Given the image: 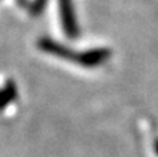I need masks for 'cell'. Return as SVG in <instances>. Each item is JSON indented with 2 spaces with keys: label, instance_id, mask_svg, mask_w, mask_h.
I'll list each match as a JSON object with an SVG mask.
<instances>
[{
  "label": "cell",
  "instance_id": "1",
  "mask_svg": "<svg viewBox=\"0 0 158 157\" xmlns=\"http://www.w3.org/2000/svg\"><path fill=\"white\" fill-rule=\"evenodd\" d=\"M58 4H60V15H61V21H63L64 32L69 38H77L79 35V28L77 18H75L72 2L71 0H58Z\"/></svg>",
  "mask_w": 158,
  "mask_h": 157
},
{
  "label": "cell",
  "instance_id": "2",
  "mask_svg": "<svg viewBox=\"0 0 158 157\" xmlns=\"http://www.w3.org/2000/svg\"><path fill=\"white\" fill-rule=\"evenodd\" d=\"M110 56H111V52L108 49H93L89 52L78 53L75 63L83 67H96L103 64Z\"/></svg>",
  "mask_w": 158,
  "mask_h": 157
},
{
  "label": "cell",
  "instance_id": "4",
  "mask_svg": "<svg viewBox=\"0 0 158 157\" xmlns=\"http://www.w3.org/2000/svg\"><path fill=\"white\" fill-rule=\"evenodd\" d=\"M14 97H15V88H14V85L10 82L0 92V108H3L6 104H8Z\"/></svg>",
  "mask_w": 158,
  "mask_h": 157
},
{
  "label": "cell",
  "instance_id": "6",
  "mask_svg": "<svg viewBox=\"0 0 158 157\" xmlns=\"http://www.w3.org/2000/svg\"><path fill=\"white\" fill-rule=\"evenodd\" d=\"M21 2H22V0H21Z\"/></svg>",
  "mask_w": 158,
  "mask_h": 157
},
{
  "label": "cell",
  "instance_id": "3",
  "mask_svg": "<svg viewBox=\"0 0 158 157\" xmlns=\"http://www.w3.org/2000/svg\"><path fill=\"white\" fill-rule=\"evenodd\" d=\"M38 45H39V47H40L43 52L50 53V54L56 56V57L65 58V60H71V61H74V63H75V60H77L78 53L72 52L71 49H68V47L63 46V45L57 43V42L52 40V39H49V38L40 39V40L38 42Z\"/></svg>",
  "mask_w": 158,
  "mask_h": 157
},
{
  "label": "cell",
  "instance_id": "5",
  "mask_svg": "<svg viewBox=\"0 0 158 157\" xmlns=\"http://www.w3.org/2000/svg\"><path fill=\"white\" fill-rule=\"evenodd\" d=\"M46 2H47V0H33L32 6H31V13H32L33 15H38V14L43 10Z\"/></svg>",
  "mask_w": 158,
  "mask_h": 157
}]
</instances>
